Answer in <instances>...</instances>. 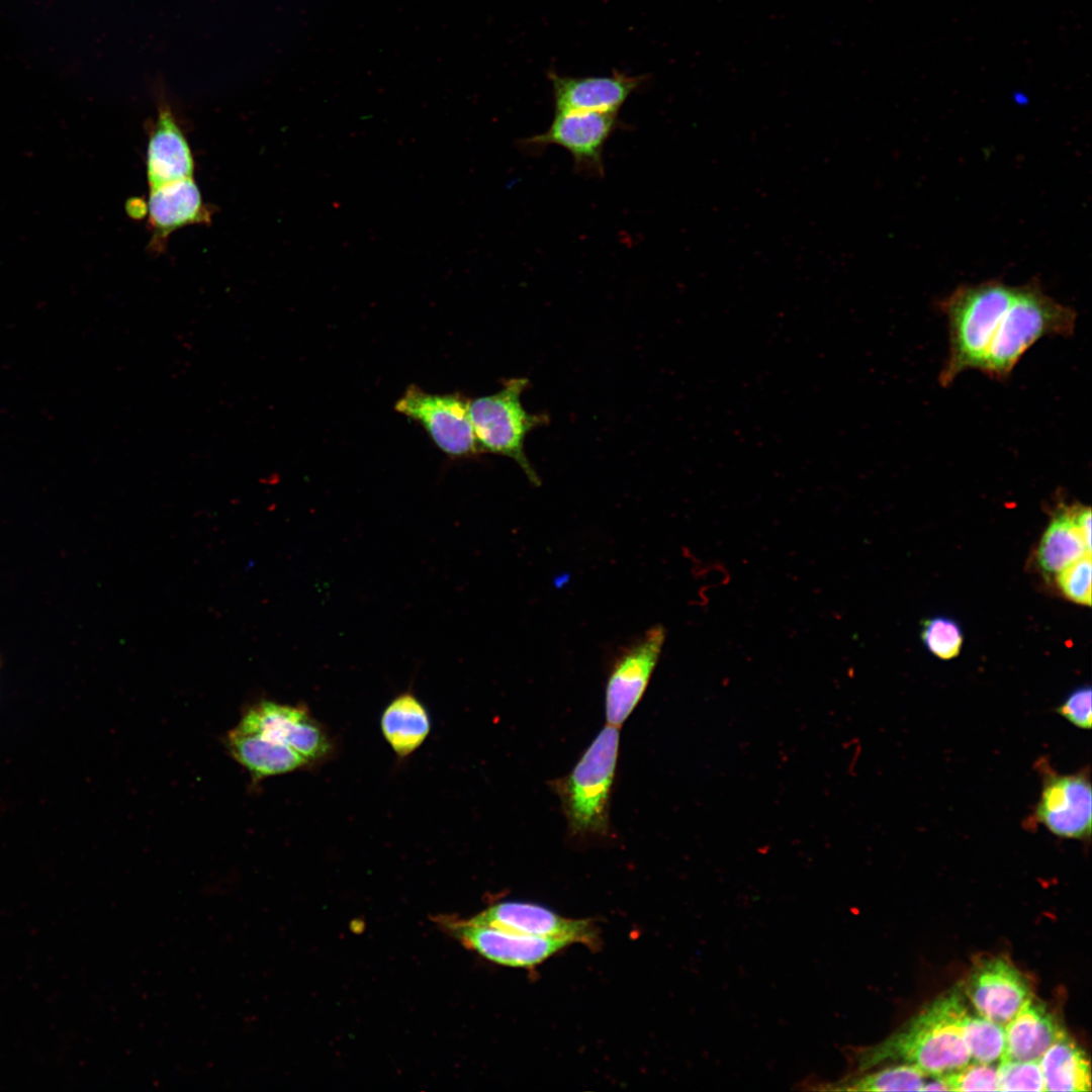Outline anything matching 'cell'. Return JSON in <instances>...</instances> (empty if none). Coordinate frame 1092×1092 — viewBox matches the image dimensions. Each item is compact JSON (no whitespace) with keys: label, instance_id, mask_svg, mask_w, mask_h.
<instances>
[{"label":"cell","instance_id":"9","mask_svg":"<svg viewBox=\"0 0 1092 1092\" xmlns=\"http://www.w3.org/2000/svg\"><path fill=\"white\" fill-rule=\"evenodd\" d=\"M962 989L978 1014L1003 1026L1033 997L1027 978L1003 957L976 962Z\"/></svg>","mask_w":1092,"mask_h":1092},{"label":"cell","instance_id":"4","mask_svg":"<svg viewBox=\"0 0 1092 1092\" xmlns=\"http://www.w3.org/2000/svg\"><path fill=\"white\" fill-rule=\"evenodd\" d=\"M619 730L606 726L571 771L553 785L561 800L568 831L579 838L609 833V804L619 755Z\"/></svg>","mask_w":1092,"mask_h":1092},{"label":"cell","instance_id":"14","mask_svg":"<svg viewBox=\"0 0 1092 1092\" xmlns=\"http://www.w3.org/2000/svg\"><path fill=\"white\" fill-rule=\"evenodd\" d=\"M212 213L194 177L149 189L146 214L151 238L148 250L161 254L174 232L189 225L209 224Z\"/></svg>","mask_w":1092,"mask_h":1092},{"label":"cell","instance_id":"6","mask_svg":"<svg viewBox=\"0 0 1092 1092\" xmlns=\"http://www.w3.org/2000/svg\"><path fill=\"white\" fill-rule=\"evenodd\" d=\"M1041 791L1033 812L1036 823L1066 839L1089 840L1092 827V790L1089 769L1041 775Z\"/></svg>","mask_w":1092,"mask_h":1092},{"label":"cell","instance_id":"19","mask_svg":"<svg viewBox=\"0 0 1092 1092\" xmlns=\"http://www.w3.org/2000/svg\"><path fill=\"white\" fill-rule=\"evenodd\" d=\"M1044 1091H1091V1065L1086 1052L1065 1031L1038 1060Z\"/></svg>","mask_w":1092,"mask_h":1092},{"label":"cell","instance_id":"11","mask_svg":"<svg viewBox=\"0 0 1092 1092\" xmlns=\"http://www.w3.org/2000/svg\"><path fill=\"white\" fill-rule=\"evenodd\" d=\"M664 640V628L654 626L616 660L606 687L608 725L619 728L633 712L644 695Z\"/></svg>","mask_w":1092,"mask_h":1092},{"label":"cell","instance_id":"25","mask_svg":"<svg viewBox=\"0 0 1092 1092\" xmlns=\"http://www.w3.org/2000/svg\"><path fill=\"white\" fill-rule=\"evenodd\" d=\"M946 1091H999L997 1069L991 1064L967 1065L937 1076Z\"/></svg>","mask_w":1092,"mask_h":1092},{"label":"cell","instance_id":"26","mask_svg":"<svg viewBox=\"0 0 1092 1092\" xmlns=\"http://www.w3.org/2000/svg\"><path fill=\"white\" fill-rule=\"evenodd\" d=\"M996 1069L999 1091H1044L1038 1061L1001 1060Z\"/></svg>","mask_w":1092,"mask_h":1092},{"label":"cell","instance_id":"5","mask_svg":"<svg viewBox=\"0 0 1092 1092\" xmlns=\"http://www.w3.org/2000/svg\"><path fill=\"white\" fill-rule=\"evenodd\" d=\"M527 384L526 378L510 379L496 393L470 401L468 411L478 446L511 457L538 485L540 480L524 452V442L543 418L529 414L522 405L521 395Z\"/></svg>","mask_w":1092,"mask_h":1092},{"label":"cell","instance_id":"17","mask_svg":"<svg viewBox=\"0 0 1092 1092\" xmlns=\"http://www.w3.org/2000/svg\"><path fill=\"white\" fill-rule=\"evenodd\" d=\"M1004 1029L1005 1048L1001 1060L1021 1062L1038 1061L1066 1031L1046 1006L1033 997L1022 1005Z\"/></svg>","mask_w":1092,"mask_h":1092},{"label":"cell","instance_id":"16","mask_svg":"<svg viewBox=\"0 0 1092 1092\" xmlns=\"http://www.w3.org/2000/svg\"><path fill=\"white\" fill-rule=\"evenodd\" d=\"M550 77L556 113H617L642 82L640 77L620 73L581 78L551 74Z\"/></svg>","mask_w":1092,"mask_h":1092},{"label":"cell","instance_id":"7","mask_svg":"<svg viewBox=\"0 0 1092 1092\" xmlns=\"http://www.w3.org/2000/svg\"><path fill=\"white\" fill-rule=\"evenodd\" d=\"M235 727L288 745L308 762L324 758L332 749L324 727L299 705L258 701L244 711Z\"/></svg>","mask_w":1092,"mask_h":1092},{"label":"cell","instance_id":"18","mask_svg":"<svg viewBox=\"0 0 1092 1092\" xmlns=\"http://www.w3.org/2000/svg\"><path fill=\"white\" fill-rule=\"evenodd\" d=\"M230 755L250 775L253 783L294 771L309 762L288 745L234 727L225 736Z\"/></svg>","mask_w":1092,"mask_h":1092},{"label":"cell","instance_id":"21","mask_svg":"<svg viewBox=\"0 0 1092 1092\" xmlns=\"http://www.w3.org/2000/svg\"><path fill=\"white\" fill-rule=\"evenodd\" d=\"M1075 508L1059 512L1050 523L1037 549V561L1046 573L1063 568L1091 554L1075 521Z\"/></svg>","mask_w":1092,"mask_h":1092},{"label":"cell","instance_id":"3","mask_svg":"<svg viewBox=\"0 0 1092 1092\" xmlns=\"http://www.w3.org/2000/svg\"><path fill=\"white\" fill-rule=\"evenodd\" d=\"M1076 318L1075 309L1050 296L1036 279L1015 286L978 370L993 380L1008 379L1024 353L1038 340L1072 336Z\"/></svg>","mask_w":1092,"mask_h":1092},{"label":"cell","instance_id":"30","mask_svg":"<svg viewBox=\"0 0 1092 1092\" xmlns=\"http://www.w3.org/2000/svg\"><path fill=\"white\" fill-rule=\"evenodd\" d=\"M0 666H1V655H0Z\"/></svg>","mask_w":1092,"mask_h":1092},{"label":"cell","instance_id":"29","mask_svg":"<svg viewBox=\"0 0 1092 1092\" xmlns=\"http://www.w3.org/2000/svg\"><path fill=\"white\" fill-rule=\"evenodd\" d=\"M1091 509L1089 507H1076L1075 508V521L1080 530V533L1087 545L1091 550Z\"/></svg>","mask_w":1092,"mask_h":1092},{"label":"cell","instance_id":"13","mask_svg":"<svg viewBox=\"0 0 1092 1092\" xmlns=\"http://www.w3.org/2000/svg\"><path fill=\"white\" fill-rule=\"evenodd\" d=\"M448 929L484 959L511 968L533 969L571 945L560 938L527 935L467 920L450 922Z\"/></svg>","mask_w":1092,"mask_h":1092},{"label":"cell","instance_id":"12","mask_svg":"<svg viewBox=\"0 0 1092 1092\" xmlns=\"http://www.w3.org/2000/svg\"><path fill=\"white\" fill-rule=\"evenodd\" d=\"M517 933L560 938L573 943L598 946L597 928L589 920L571 919L530 902L500 901L467 920Z\"/></svg>","mask_w":1092,"mask_h":1092},{"label":"cell","instance_id":"20","mask_svg":"<svg viewBox=\"0 0 1092 1092\" xmlns=\"http://www.w3.org/2000/svg\"><path fill=\"white\" fill-rule=\"evenodd\" d=\"M431 728L425 706L412 693L395 697L381 716V731L393 749L401 757L410 755L426 740Z\"/></svg>","mask_w":1092,"mask_h":1092},{"label":"cell","instance_id":"27","mask_svg":"<svg viewBox=\"0 0 1092 1092\" xmlns=\"http://www.w3.org/2000/svg\"><path fill=\"white\" fill-rule=\"evenodd\" d=\"M1091 554H1087L1058 572L1057 582L1071 601L1091 606Z\"/></svg>","mask_w":1092,"mask_h":1092},{"label":"cell","instance_id":"10","mask_svg":"<svg viewBox=\"0 0 1092 1092\" xmlns=\"http://www.w3.org/2000/svg\"><path fill=\"white\" fill-rule=\"evenodd\" d=\"M617 124V113L612 112L555 113L544 132L522 142L525 147L559 146L571 155L576 170L603 175L604 147Z\"/></svg>","mask_w":1092,"mask_h":1092},{"label":"cell","instance_id":"22","mask_svg":"<svg viewBox=\"0 0 1092 1092\" xmlns=\"http://www.w3.org/2000/svg\"><path fill=\"white\" fill-rule=\"evenodd\" d=\"M925 1074L917 1067L901 1063L896 1066L872 1071L859 1077L847 1078L830 1084L826 1090L842 1091H921Z\"/></svg>","mask_w":1092,"mask_h":1092},{"label":"cell","instance_id":"2","mask_svg":"<svg viewBox=\"0 0 1092 1092\" xmlns=\"http://www.w3.org/2000/svg\"><path fill=\"white\" fill-rule=\"evenodd\" d=\"M1014 291L1015 286L991 279L959 285L938 301L948 330V354L938 376L941 386H949L969 369H979Z\"/></svg>","mask_w":1092,"mask_h":1092},{"label":"cell","instance_id":"28","mask_svg":"<svg viewBox=\"0 0 1092 1092\" xmlns=\"http://www.w3.org/2000/svg\"><path fill=\"white\" fill-rule=\"evenodd\" d=\"M1056 711L1075 727L1090 730L1092 722L1091 688L1083 686L1074 690Z\"/></svg>","mask_w":1092,"mask_h":1092},{"label":"cell","instance_id":"15","mask_svg":"<svg viewBox=\"0 0 1092 1092\" xmlns=\"http://www.w3.org/2000/svg\"><path fill=\"white\" fill-rule=\"evenodd\" d=\"M195 160L188 139L164 92L157 94V116L150 127L146 150L149 189L192 178Z\"/></svg>","mask_w":1092,"mask_h":1092},{"label":"cell","instance_id":"24","mask_svg":"<svg viewBox=\"0 0 1092 1092\" xmlns=\"http://www.w3.org/2000/svg\"><path fill=\"white\" fill-rule=\"evenodd\" d=\"M921 639L930 653L944 660L957 657L964 641L959 624L941 616L923 622Z\"/></svg>","mask_w":1092,"mask_h":1092},{"label":"cell","instance_id":"23","mask_svg":"<svg viewBox=\"0 0 1092 1092\" xmlns=\"http://www.w3.org/2000/svg\"><path fill=\"white\" fill-rule=\"evenodd\" d=\"M963 1037L974 1062L993 1064L1001 1060L1005 1048L1003 1025L968 1010L963 1021Z\"/></svg>","mask_w":1092,"mask_h":1092},{"label":"cell","instance_id":"8","mask_svg":"<svg viewBox=\"0 0 1092 1092\" xmlns=\"http://www.w3.org/2000/svg\"><path fill=\"white\" fill-rule=\"evenodd\" d=\"M468 405L460 396L427 393L411 386L396 401L395 410L420 422L443 452L466 456L478 450Z\"/></svg>","mask_w":1092,"mask_h":1092},{"label":"cell","instance_id":"1","mask_svg":"<svg viewBox=\"0 0 1092 1092\" xmlns=\"http://www.w3.org/2000/svg\"><path fill=\"white\" fill-rule=\"evenodd\" d=\"M968 1012L961 988L939 995L882 1042L861 1052L857 1068L866 1071L887 1061H900L937 1077L970 1063L963 1037Z\"/></svg>","mask_w":1092,"mask_h":1092}]
</instances>
